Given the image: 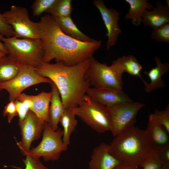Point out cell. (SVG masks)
Returning a JSON list of instances; mask_svg holds the SVG:
<instances>
[{
	"mask_svg": "<svg viewBox=\"0 0 169 169\" xmlns=\"http://www.w3.org/2000/svg\"><path fill=\"white\" fill-rule=\"evenodd\" d=\"M19 117L18 123L23 121L25 118L29 109L22 102L16 99L14 101Z\"/></svg>",
	"mask_w": 169,
	"mask_h": 169,
	"instance_id": "33",
	"label": "cell"
},
{
	"mask_svg": "<svg viewBox=\"0 0 169 169\" xmlns=\"http://www.w3.org/2000/svg\"><path fill=\"white\" fill-rule=\"evenodd\" d=\"M125 2L129 4L130 8L124 19L131 20L132 24L136 27L141 25L142 17L144 12L148 9H152L154 7L147 0H125Z\"/></svg>",
	"mask_w": 169,
	"mask_h": 169,
	"instance_id": "21",
	"label": "cell"
},
{
	"mask_svg": "<svg viewBox=\"0 0 169 169\" xmlns=\"http://www.w3.org/2000/svg\"><path fill=\"white\" fill-rule=\"evenodd\" d=\"M39 23L44 51L43 63H49L54 59L67 66L74 65L93 57L101 46L100 40L83 42L65 34L50 14L42 17Z\"/></svg>",
	"mask_w": 169,
	"mask_h": 169,
	"instance_id": "1",
	"label": "cell"
},
{
	"mask_svg": "<svg viewBox=\"0 0 169 169\" xmlns=\"http://www.w3.org/2000/svg\"><path fill=\"white\" fill-rule=\"evenodd\" d=\"M154 149L157 151L169 146V133L153 116H149L145 130Z\"/></svg>",
	"mask_w": 169,
	"mask_h": 169,
	"instance_id": "16",
	"label": "cell"
},
{
	"mask_svg": "<svg viewBox=\"0 0 169 169\" xmlns=\"http://www.w3.org/2000/svg\"><path fill=\"white\" fill-rule=\"evenodd\" d=\"M87 125L99 133L110 131L111 120L106 107L86 95L82 102L72 109Z\"/></svg>",
	"mask_w": 169,
	"mask_h": 169,
	"instance_id": "5",
	"label": "cell"
},
{
	"mask_svg": "<svg viewBox=\"0 0 169 169\" xmlns=\"http://www.w3.org/2000/svg\"><path fill=\"white\" fill-rule=\"evenodd\" d=\"M3 35L0 34V50L4 52L6 55L7 54L6 49L5 48L3 43L1 42L2 39Z\"/></svg>",
	"mask_w": 169,
	"mask_h": 169,
	"instance_id": "36",
	"label": "cell"
},
{
	"mask_svg": "<svg viewBox=\"0 0 169 169\" xmlns=\"http://www.w3.org/2000/svg\"><path fill=\"white\" fill-rule=\"evenodd\" d=\"M45 122L29 110L24 120L18 123L22 138L17 145L23 155L30 151L32 142L40 138Z\"/></svg>",
	"mask_w": 169,
	"mask_h": 169,
	"instance_id": "11",
	"label": "cell"
},
{
	"mask_svg": "<svg viewBox=\"0 0 169 169\" xmlns=\"http://www.w3.org/2000/svg\"><path fill=\"white\" fill-rule=\"evenodd\" d=\"M120 163L110 153L109 144L102 142L93 149L88 169H113Z\"/></svg>",
	"mask_w": 169,
	"mask_h": 169,
	"instance_id": "14",
	"label": "cell"
},
{
	"mask_svg": "<svg viewBox=\"0 0 169 169\" xmlns=\"http://www.w3.org/2000/svg\"><path fill=\"white\" fill-rule=\"evenodd\" d=\"M151 11L146 10L142 17V23L144 25L153 29L169 23V7L157 1Z\"/></svg>",
	"mask_w": 169,
	"mask_h": 169,
	"instance_id": "15",
	"label": "cell"
},
{
	"mask_svg": "<svg viewBox=\"0 0 169 169\" xmlns=\"http://www.w3.org/2000/svg\"><path fill=\"white\" fill-rule=\"evenodd\" d=\"M73 10L71 0H56L46 12L54 17H70Z\"/></svg>",
	"mask_w": 169,
	"mask_h": 169,
	"instance_id": "25",
	"label": "cell"
},
{
	"mask_svg": "<svg viewBox=\"0 0 169 169\" xmlns=\"http://www.w3.org/2000/svg\"><path fill=\"white\" fill-rule=\"evenodd\" d=\"M93 3L99 11L106 29L108 39L106 46L109 50L116 44L118 37L122 32L118 23L121 13L116 9L108 8L102 0H94Z\"/></svg>",
	"mask_w": 169,
	"mask_h": 169,
	"instance_id": "12",
	"label": "cell"
},
{
	"mask_svg": "<svg viewBox=\"0 0 169 169\" xmlns=\"http://www.w3.org/2000/svg\"><path fill=\"white\" fill-rule=\"evenodd\" d=\"M154 59L156 65L149 71L144 73L149 78L150 81L148 83L143 79L142 81L145 85L144 90L146 93H150L157 89H161L165 86V84L162 79L163 75L167 73L169 70V63H162L159 57L156 56Z\"/></svg>",
	"mask_w": 169,
	"mask_h": 169,
	"instance_id": "17",
	"label": "cell"
},
{
	"mask_svg": "<svg viewBox=\"0 0 169 169\" xmlns=\"http://www.w3.org/2000/svg\"><path fill=\"white\" fill-rule=\"evenodd\" d=\"M111 154L120 163L139 167L154 149L145 130L135 126L114 137Z\"/></svg>",
	"mask_w": 169,
	"mask_h": 169,
	"instance_id": "3",
	"label": "cell"
},
{
	"mask_svg": "<svg viewBox=\"0 0 169 169\" xmlns=\"http://www.w3.org/2000/svg\"><path fill=\"white\" fill-rule=\"evenodd\" d=\"M6 55L4 52L0 50V58Z\"/></svg>",
	"mask_w": 169,
	"mask_h": 169,
	"instance_id": "38",
	"label": "cell"
},
{
	"mask_svg": "<svg viewBox=\"0 0 169 169\" xmlns=\"http://www.w3.org/2000/svg\"><path fill=\"white\" fill-rule=\"evenodd\" d=\"M2 41L7 54L30 66L37 68L42 63L44 56L40 38L3 37Z\"/></svg>",
	"mask_w": 169,
	"mask_h": 169,
	"instance_id": "4",
	"label": "cell"
},
{
	"mask_svg": "<svg viewBox=\"0 0 169 169\" xmlns=\"http://www.w3.org/2000/svg\"><path fill=\"white\" fill-rule=\"evenodd\" d=\"M51 91L49 92H41L35 95H27L32 102L30 110L40 119L45 122L49 120V109L52 96Z\"/></svg>",
	"mask_w": 169,
	"mask_h": 169,
	"instance_id": "20",
	"label": "cell"
},
{
	"mask_svg": "<svg viewBox=\"0 0 169 169\" xmlns=\"http://www.w3.org/2000/svg\"><path fill=\"white\" fill-rule=\"evenodd\" d=\"M0 34L7 38L14 36V31L13 27L7 22L3 14L0 13Z\"/></svg>",
	"mask_w": 169,
	"mask_h": 169,
	"instance_id": "31",
	"label": "cell"
},
{
	"mask_svg": "<svg viewBox=\"0 0 169 169\" xmlns=\"http://www.w3.org/2000/svg\"><path fill=\"white\" fill-rule=\"evenodd\" d=\"M43 131V138L39 144L30 149L27 155L36 159L42 157L45 161H56L62 152L67 149L62 140L63 130L59 128L54 131L45 122Z\"/></svg>",
	"mask_w": 169,
	"mask_h": 169,
	"instance_id": "6",
	"label": "cell"
},
{
	"mask_svg": "<svg viewBox=\"0 0 169 169\" xmlns=\"http://www.w3.org/2000/svg\"><path fill=\"white\" fill-rule=\"evenodd\" d=\"M161 169H169V163H163Z\"/></svg>",
	"mask_w": 169,
	"mask_h": 169,
	"instance_id": "37",
	"label": "cell"
},
{
	"mask_svg": "<svg viewBox=\"0 0 169 169\" xmlns=\"http://www.w3.org/2000/svg\"><path fill=\"white\" fill-rule=\"evenodd\" d=\"M151 39L157 42L169 43V23L153 29L151 34Z\"/></svg>",
	"mask_w": 169,
	"mask_h": 169,
	"instance_id": "27",
	"label": "cell"
},
{
	"mask_svg": "<svg viewBox=\"0 0 169 169\" xmlns=\"http://www.w3.org/2000/svg\"><path fill=\"white\" fill-rule=\"evenodd\" d=\"M90 64V59L71 66L62 62H42L34 68L38 75L48 78L55 85L64 109L72 110L82 102L90 87L86 74Z\"/></svg>",
	"mask_w": 169,
	"mask_h": 169,
	"instance_id": "2",
	"label": "cell"
},
{
	"mask_svg": "<svg viewBox=\"0 0 169 169\" xmlns=\"http://www.w3.org/2000/svg\"><path fill=\"white\" fill-rule=\"evenodd\" d=\"M113 169H141L139 167L129 166L120 163Z\"/></svg>",
	"mask_w": 169,
	"mask_h": 169,
	"instance_id": "35",
	"label": "cell"
},
{
	"mask_svg": "<svg viewBox=\"0 0 169 169\" xmlns=\"http://www.w3.org/2000/svg\"><path fill=\"white\" fill-rule=\"evenodd\" d=\"M90 85L93 87H108L122 90V76L117 73L114 67L99 62L93 56L86 72Z\"/></svg>",
	"mask_w": 169,
	"mask_h": 169,
	"instance_id": "10",
	"label": "cell"
},
{
	"mask_svg": "<svg viewBox=\"0 0 169 169\" xmlns=\"http://www.w3.org/2000/svg\"><path fill=\"white\" fill-rule=\"evenodd\" d=\"M50 84L52 94L49 109V120L47 123L52 129L56 131L58 129V123L65 109L56 86L52 82Z\"/></svg>",
	"mask_w": 169,
	"mask_h": 169,
	"instance_id": "19",
	"label": "cell"
},
{
	"mask_svg": "<svg viewBox=\"0 0 169 169\" xmlns=\"http://www.w3.org/2000/svg\"><path fill=\"white\" fill-rule=\"evenodd\" d=\"M23 161L25 166L24 169H49L44 165L39 160V159H36L27 155Z\"/></svg>",
	"mask_w": 169,
	"mask_h": 169,
	"instance_id": "30",
	"label": "cell"
},
{
	"mask_svg": "<svg viewBox=\"0 0 169 169\" xmlns=\"http://www.w3.org/2000/svg\"><path fill=\"white\" fill-rule=\"evenodd\" d=\"M144 104L133 100L105 106L110 115V131L115 137L133 127L139 111L145 106Z\"/></svg>",
	"mask_w": 169,
	"mask_h": 169,
	"instance_id": "7",
	"label": "cell"
},
{
	"mask_svg": "<svg viewBox=\"0 0 169 169\" xmlns=\"http://www.w3.org/2000/svg\"><path fill=\"white\" fill-rule=\"evenodd\" d=\"M151 114L156 120L162 125L169 133V103L165 110H159L155 109L154 113Z\"/></svg>",
	"mask_w": 169,
	"mask_h": 169,
	"instance_id": "29",
	"label": "cell"
},
{
	"mask_svg": "<svg viewBox=\"0 0 169 169\" xmlns=\"http://www.w3.org/2000/svg\"><path fill=\"white\" fill-rule=\"evenodd\" d=\"M3 115L7 117L8 123L11 122L13 118L18 116L16 107L14 101H9V102L4 107Z\"/></svg>",
	"mask_w": 169,
	"mask_h": 169,
	"instance_id": "32",
	"label": "cell"
},
{
	"mask_svg": "<svg viewBox=\"0 0 169 169\" xmlns=\"http://www.w3.org/2000/svg\"><path fill=\"white\" fill-rule=\"evenodd\" d=\"M54 18L60 30L66 35L83 42H90L95 40L80 31L70 17Z\"/></svg>",
	"mask_w": 169,
	"mask_h": 169,
	"instance_id": "22",
	"label": "cell"
},
{
	"mask_svg": "<svg viewBox=\"0 0 169 169\" xmlns=\"http://www.w3.org/2000/svg\"><path fill=\"white\" fill-rule=\"evenodd\" d=\"M20 70L13 78L0 84V90H5L9 94V101H14L26 88L38 84L47 83L51 81L42 77L36 72L34 68L19 61Z\"/></svg>",
	"mask_w": 169,
	"mask_h": 169,
	"instance_id": "9",
	"label": "cell"
},
{
	"mask_svg": "<svg viewBox=\"0 0 169 169\" xmlns=\"http://www.w3.org/2000/svg\"><path fill=\"white\" fill-rule=\"evenodd\" d=\"M86 95L93 100L105 106L133 100L123 90L108 87H90Z\"/></svg>",
	"mask_w": 169,
	"mask_h": 169,
	"instance_id": "13",
	"label": "cell"
},
{
	"mask_svg": "<svg viewBox=\"0 0 169 169\" xmlns=\"http://www.w3.org/2000/svg\"><path fill=\"white\" fill-rule=\"evenodd\" d=\"M163 164L158 151L154 149L142 162L139 167L141 169H161Z\"/></svg>",
	"mask_w": 169,
	"mask_h": 169,
	"instance_id": "26",
	"label": "cell"
},
{
	"mask_svg": "<svg viewBox=\"0 0 169 169\" xmlns=\"http://www.w3.org/2000/svg\"><path fill=\"white\" fill-rule=\"evenodd\" d=\"M56 0H35L31 6L34 16H38L46 12L53 4Z\"/></svg>",
	"mask_w": 169,
	"mask_h": 169,
	"instance_id": "28",
	"label": "cell"
},
{
	"mask_svg": "<svg viewBox=\"0 0 169 169\" xmlns=\"http://www.w3.org/2000/svg\"><path fill=\"white\" fill-rule=\"evenodd\" d=\"M157 151L163 163H169V146L161 148Z\"/></svg>",
	"mask_w": 169,
	"mask_h": 169,
	"instance_id": "34",
	"label": "cell"
},
{
	"mask_svg": "<svg viewBox=\"0 0 169 169\" xmlns=\"http://www.w3.org/2000/svg\"><path fill=\"white\" fill-rule=\"evenodd\" d=\"M19 61L8 55L0 58V84L13 78L19 73Z\"/></svg>",
	"mask_w": 169,
	"mask_h": 169,
	"instance_id": "23",
	"label": "cell"
},
{
	"mask_svg": "<svg viewBox=\"0 0 169 169\" xmlns=\"http://www.w3.org/2000/svg\"><path fill=\"white\" fill-rule=\"evenodd\" d=\"M8 23L13 28L14 37L18 38H40L41 31L39 23L29 18L25 8L14 5L3 13Z\"/></svg>",
	"mask_w": 169,
	"mask_h": 169,
	"instance_id": "8",
	"label": "cell"
},
{
	"mask_svg": "<svg viewBox=\"0 0 169 169\" xmlns=\"http://www.w3.org/2000/svg\"><path fill=\"white\" fill-rule=\"evenodd\" d=\"M111 65L120 76H122L123 73L126 72L131 75L138 76L142 80L144 79L140 74L142 66L134 55H129L118 57L112 62Z\"/></svg>",
	"mask_w": 169,
	"mask_h": 169,
	"instance_id": "18",
	"label": "cell"
},
{
	"mask_svg": "<svg viewBox=\"0 0 169 169\" xmlns=\"http://www.w3.org/2000/svg\"><path fill=\"white\" fill-rule=\"evenodd\" d=\"M76 116L72 110L64 109L59 120L63 127V141L67 147L70 143L71 136L77 124Z\"/></svg>",
	"mask_w": 169,
	"mask_h": 169,
	"instance_id": "24",
	"label": "cell"
}]
</instances>
